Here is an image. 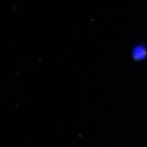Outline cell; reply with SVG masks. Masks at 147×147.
Instances as JSON below:
<instances>
[{"label": "cell", "mask_w": 147, "mask_h": 147, "mask_svg": "<svg viewBox=\"0 0 147 147\" xmlns=\"http://www.w3.org/2000/svg\"><path fill=\"white\" fill-rule=\"evenodd\" d=\"M147 56V48L143 45H137L132 51V57L137 61L144 59Z\"/></svg>", "instance_id": "1"}]
</instances>
